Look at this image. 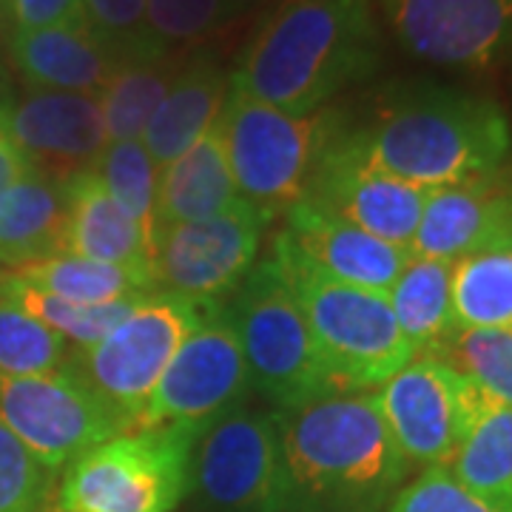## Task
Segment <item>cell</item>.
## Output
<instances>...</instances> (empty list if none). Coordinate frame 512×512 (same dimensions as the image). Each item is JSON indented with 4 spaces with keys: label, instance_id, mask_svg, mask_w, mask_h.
<instances>
[{
    "label": "cell",
    "instance_id": "obj_1",
    "mask_svg": "<svg viewBox=\"0 0 512 512\" xmlns=\"http://www.w3.org/2000/svg\"><path fill=\"white\" fill-rule=\"evenodd\" d=\"M379 63L373 0H282L245 46L231 89L308 117Z\"/></svg>",
    "mask_w": 512,
    "mask_h": 512
},
{
    "label": "cell",
    "instance_id": "obj_2",
    "mask_svg": "<svg viewBox=\"0 0 512 512\" xmlns=\"http://www.w3.org/2000/svg\"><path fill=\"white\" fill-rule=\"evenodd\" d=\"M365 163L427 191L507 168V114L484 94L436 83L393 89L367 126L342 134Z\"/></svg>",
    "mask_w": 512,
    "mask_h": 512
},
{
    "label": "cell",
    "instance_id": "obj_3",
    "mask_svg": "<svg viewBox=\"0 0 512 512\" xmlns=\"http://www.w3.org/2000/svg\"><path fill=\"white\" fill-rule=\"evenodd\" d=\"M279 424L296 493L376 504L410 467L387 430L376 393H339L293 410Z\"/></svg>",
    "mask_w": 512,
    "mask_h": 512
},
{
    "label": "cell",
    "instance_id": "obj_4",
    "mask_svg": "<svg viewBox=\"0 0 512 512\" xmlns=\"http://www.w3.org/2000/svg\"><path fill=\"white\" fill-rule=\"evenodd\" d=\"M268 259L305 313L333 376L348 393L382 387L413 359L387 293L365 291L313 271L282 234L274 237Z\"/></svg>",
    "mask_w": 512,
    "mask_h": 512
},
{
    "label": "cell",
    "instance_id": "obj_5",
    "mask_svg": "<svg viewBox=\"0 0 512 512\" xmlns=\"http://www.w3.org/2000/svg\"><path fill=\"white\" fill-rule=\"evenodd\" d=\"M228 319L237 330L251 384L279 410L293 413L348 393L333 376L305 313L279 279L271 259L259 262L239 285Z\"/></svg>",
    "mask_w": 512,
    "mask_h": 512
},
{
    "label": "cell",
    "instance_id": "obj_6",
    "mask_svg": "<svg viewBox=\"0 0 512 512\" xmlns=\"http://www.w3.org/2000/svg\"><path fill=\"white\" fill-rule=\"evenodd\" d=\"M202 430L148 427L74 458L60 487V512H171L191 487Z\"/></svg>",
    "mask_w": 512,
    "mask_h": 512
},
{
    "label": "cell",
    "instance_id": "obj_7",
    "mask_svg": "<svg viewBox=\"0 0 512 512\" xmlns=\"http://www.w3.org/2000/svg\"><path fill=\"white\" fill-rule=\"evenodd\" d=\"M217 126L239 197L268 220L302 200L313 168L336 134L330 114L296 117L237 89H228Z\"/></svg>",
    "mask_w": 512,
    "mask_h": 512
},
{
    "label": "cell",
    "instance_id": "obj_8",
    "mask_svg": "<svg viewBox=\"0 0 512 512\" xmlns=\"http://www.w3.org/2000/svg\"><path fill=\"white\" fill-rule=\"evenodd\" d=\"M0 421L46 473H57L97 444L134 430L131 419L111 407L77 367L0 376Z\"/></svg>",
    "mask_w": 512,
    "mask_h": 512
},
{
    "label": "cell",
    "instance_id": "obj_9",
    "mask_svg": "<svg viewBox=\"0 0 512 512\" xmlns=\"http://www.w3.org/2000/svg\"><path fill=\"white\" fill-rule=\"evenodd\" d=\"M211 308L174 293H148L106 339L83 350L77 370L137 427L165 367Z\"/></svg>",
    "mask_w": 512,
    "mask_h": 512
},
{
    "label": "cell",
    "instance_id": "obj_10",
    "mask_svg": "<svg viewBox=\"0 0 512 512\" xmlns=\"http://www.w3.org/2000/svg\"><path fill=\"white\" fill-rule=\"evenodd\" d=\"M376 402L404 461L430 470L453 461L493 399L439 356H413L376 387Z\"/></svg>",
    "mask_w": 512,
    "mask_h": 512
},
{
    "label": "cell",
    "instance_id": "obj_11",
    "mask_svg": "<svg viewBox=\"0 0 512 512\" xmlns=\"http://www.w3.org/2000/svg\"><path fill=\"white\" fill-rule=\"evenodd\" d=\"M191 481L222 512H282L296 498L282 447V424L271 416L225 413L202 433Z\"/></svg>",
    "mask_w": 512,
    "mask_h": 512
},
{
    "label": "cell",
    "instance_id": "obj_12",
    "mask_svg": "<svg viewBox=\"0 0 512 512\" xmlns=\"http://www.w3.org/2000/svg\"><path fill=\"white\" fill-rule=\"evenodd\" d=\"M248 384L251 376L237 330L222 305H214L165 367L134 430L177 424L205 433L234 410Z\"/></svg>",
    "mask_w": 512,
    "mask_h": 512
},
{
    "label": "cell",
    "instance_id": "obj_13",
    "mask_svg": "<svg viewBox=\"0 0 512 512\" xmlns=\"http://www.w3.org/2000/svg\"><path fill=\"white\" fill-rule=\"evenodd\" d=\"M268 217L239 197L211 220L171 225L157 237L154 279L194 305H220L254 271Z\"/></svg>",
    "mask_w": 512,
    "mask_h": 512
},
{
    "label": "cell",
    "instance_id": "obj_14",
    "mask_svg": "<svg viewBox=\"0 0 512 512\" xmlns=\"http://www.w3.org/2000/svg\"><path fill=\"white\" fill-rule=\"evenodd\" d=\"M407 55L450 69L512 60V0H382Z\"/></svg>",
    "mask_w": 512,
    "mask_h": 512
},
{
    "label": "cell",
    "instance_id": "obj_15",
    "mask_svg": "<svg viewBox=\"0 0 512 512\" xmlns=\"http://www.w3.org/2000/svg\"><path fill=\"white\" fill-rule=\"evenodd\" d=\"M302 197L333 217L362 228L370 237L410 251L430 191L365 163L336 131L313 168Z\"/></svg>",
    "mask_w": 512,
    "mask_h": 512
},
{
    "label": "cell",
    "instance_id": "obj_16",
    "mask_svg": "<svg viewBox=\"0 0 512 512\" xmlns=\"http://www.w3.org/2000/svg\"><path fill=\"white\" fill-rule=\"evenodd\" d=\"M0 128L35 171L55 180L92 171L109 146L97 94L35 89L15 106L0 109Z\"/></svg>",
    "mask_w": 512,
    "mask_h": 512
},
{
    "label": "cell",
    "instance_id": "obj_17",
    "mask_svg": "<svg viewBox=\"0 0 512 512\" xmlns=\"http://www.w3.org/2000/svg\"><path fill=\"white\" fill-rule=\"evenodd\" d=\"M504 242H512L510 168L430 191L410 254L456 262Z\"/></svg>",
    "mask_w": 512,
    "mask_h": 512
},
{
    "label": "cell",
    "instance_id": "obj_18",
    "mask_svg": "<svg viewBox=\"0 0 512 512\" xmlns=\"http://www.w3.org/2000/svg\"><path fill=\"white\" fill-rule=\"evenodd\" d=\"M279 234L313 271L365 291H390L410 259V251L370 237L305 197L285 211V228Z\"/></svg>",
    "mask_w": 512,
    "mask_h": 512
},
{
    "label": "cell",
    "instance_id": "obj_19",
    "mask_svg": "<svg viewBox=\"0 0 512 512\" xmlns=\"http://www.w3.org/2000/svg\"><path fill=\"white\" fill-rule=\"evenodd\" d=\"M12 57L23 80L43 92L97 94L106 89L123 57L111 49L92 23L29 29L12 40Z\"/></svg>",
    "mask_w": 512,
    "mask_h": 512
},
{
    "label": "cell",
    "instance_id": "obj_20",
    "mask_svg": "<svg viewBox=\"0 0 512 512\" xmlns=\"http://www.w3.org/2000/svg\"><path fill=\"white\" fill-rule=\"evenodd\" d=\"M63 254L83 256L154 276V254L126 211L111 200L94 171L66 180V228Z\"/></svg>",
    "mask_w": 512,
    "mask_h": 512
},
{
    "label": "cell",
    "instance_id": "obj_21",
    "mask_svg": "<svg viewBox=\"0 0 512 512\" xmlns=\"http://www.w3.org/2000/svg\"><path fill=\"white\" fill-rule=\"evenodd\" d=\"M231 77L214 57L200 55L185 60L174 86L151 114L140 143L146 146L157 168L174 163L220 120Z\"/></svg>",
    "mask_w": 512,
    "mask_h": 512
},
{
    "label": "cell",
    "instance_id": "obj_22",
    "mask_svg": "<svg viewBox=\"0 0 512 512\" xmlns=\"http://www.w3.org/2000/svg\"><path fill=\"white\" fill-rule=\"evenodd\" d=\"M239 200L220 126L208 128L194 146L157 174V237L171 225L211 220Z\"/></svg>",
    "mask_w": 512,
    "mask_h": 512
},
{
    "label": "cell",
    "instance_id": "obj_23",
    "mask_svg": "<svg viewBox=\"0 0 512 512\" xmlns=\"http://www.w3.org/2000/svg\"><path fill=\"white\" fill-rule=\"evenodd\" d=\"M66 180L32 171L0 200V262L26 265L63 254Z\"/></svg>",
    "mask_w": 512,
    "mask_h": 512
},
{
    "label": "cell",
    "instance_id": "obj_24",
    "mask_svg": "<svg viewBox=\"0 0 512 512\" xmlns=\"http://www.w3.org/2000/svg\"><path fill=\"white\" fill-rule=\"evenodd\" d=\"M387 302L413 356H439L456 336L453 316V262L413 256L387 291Z\"/></svg>",
    "mask_w": 512,
    "mask_h": 512
},
{
    "label": "cell",
    "instance_id": "obj_25",
    "mask_svg": "<svg viewBox=\"0 0 512 512\" xmlns=\"http://www.w3.org/2000/svg\"><path fill=\"white\" fill-rule=\"evenodd\" d=\"M6 274L77 305H109L117 299L148 296L157 291L154 276L72 254L46 256L37 262L15 265Z\"/></svg>",
    "mask_w": 512,
    "mask_h": 512
},
{
    "label": "cell",
    "instance_id": "obj_26",
    "mask_svg": "<svg viewBox=\"0 0 512 512\" xmlns=\"http://www.w3.org/2000/svg\"><path fill=\"white\" fill-rule=\"evenodd\" d=\"M185 60L171 55L128 57L111 74L106 89L100 92V111L109 143L140 140L146 131L151 114L165 100L168 89L174 86Z\"/></svg>",
    "mask_w": 512,
    "mask_h": 512
},
{
    "label": "cell",
    "instance_id": "obj_27",
    "mask_svg": "<svg viewBox=\"0 0 512 512\" xmlns=\"http://www.w3.org/2000/svg\"><path fill=\"white\" fill-rule=\"evenodd\" d=\"M453 316L458 330H512V242L453 262Z\"/></svg>",
    "mask_w": 512,
    "mask_h": 512
},
{
    "label": "cell",
    "instance_id": "obj_28",
    "mask_svg": "<svg viewBox=\"0 0 512 512\" xmlns=\"http://www.w3.org/2000/svg\"><path fill=\"white\" fill-rule=\"evenodd\" d=\"M447 473L470 493L512 504V407L490 402L473 421Z\"/></svg>",
    "mask_w": 512,
    "mask_h": 512
},
{
    "label": "cell",
    "instance_id": "obj_29",
    "mask_svg": "<svg viewBox=\"0 0 512 512\" xmlns=\"http://www.w3.org/2000/svg\"><path fill=\"white\" fill-rule=\"evenodd\" d=\"M0 296L18 305L20 311L35 316L43 328L57 333L66 345H77L80 350L94 348L100 339H106L143 299V296H131V299H117L109 305H77V302H66L60 296L40 291L29 282H20L6 271L0 274Z\"/></svg>",
    "mask_w": 512,
    "mask_h": 512
},
{
    "label": "cell",
    "instance_id": "obj_30",
    "mask_svg": "<svg viewBox=\"0 0 512 512\" xmlns=\"http://www.w3.org/2000/svg\"><path fill=\"white\" fill-rule=\"evenodd\" d=\"M92 171L103 180L111 200L143 231V237L151 245V254L157 256V174L160 168L154 165L146 146L140 140L109 143Z\"/></svg>",
    "mask_w": 512,
    "mask_h": 512
},
{
    "label": "cell",
    "instance_id": "obj_31",
    "mask_svg": "<svg viewBox=\"0 0 512 512\" xmlns=\"http://www.w3.org/2000/svg\"><path fill=\"white\" fill-rule=\"evenodd\" d=\"M439 359L464 373L493 402L512 407V330H456Z\"/></svg>",
    "mask_w": 512,
    "mask_h": 512
},
{
    "label": "cell",
    "instance_id": "obj_32",
    "mask_svg": "<svg viewBox=\"0 0 512 512\" xmlns=\"http://www.w3.org/2000/svg\"><path fill=\"white\" fill-rule=\"evenodd\" d=\"M66 342L35 316L0 296V376H35L60 370Z\"/></svg>",
    "mask_w": 512,
    "mask_h": 512
},
{
    "label": "cell",
    "instance_id": "obj_33",
    "mask_svg": "<svg viewBox=\"0 0 512 512\" xmlns=\"http://www.w3.org/2000/svg\"><path fill=\"white\" fill-rule=\"evenodd\" d=\"M225 20H231L225 0H146V49L151 55H171L208 37Z\"/></svg>",
    "mask_w": 512,
    "mask_h": 512
},
{
    "label": "cell",
    "instance_id": "obj_34",
    "mask_svg": "<svg viewBox=\"0 0 512 512\" xmlns=\"http://www.w3.org/2000/svg\"><path fill=\"white\" fill-rule=\"evenodd\" d=\"M49 476L18 436L0 421V512H40Z\"/></svg>",
    "mask_w": 512,
    "mask_h": 512
},
{
    "label": "cell",
    "instance_id": "obj_35",
    "mask_svg": "<svg viewBox=\"0 0 512 512\" xmlns=\"http://www.w3.org/2000/svg\"><path fill=\"white\" fill-rule=\"evenodd\" d=\"M390 512H512V504L481 498L461 487L447 467H430L393 498Z\"/></svg>",
    "mask_w": 512,
    "mask_h": 512
},
{
    "label": "cell",
    "instance_id": "obj_36",
    "mask_svg": "<svg viewBox=\"0 0 512 512\" xmlns=\"http://www.w3.org/2000/svg\"><path fill=\"white\" fill-rule=\"evenodd\" d=\"M83 6L94 32L123 60L154 57L146 49V37H143L146 0H83Z\"/></svg>",
    "mask_w": 512,
    "mask_h": 512
},
{
    "label": "cell",
    "instance_id": "obj_37",
    "mask_svg": "<svg viewBox=\"0 0 512 512\" xmlns=\"http://www.w3.org/2000/svg\"><path fill=\"white\" fill-rule=\"evenodd\" d=\"M20 32L49 29L66 23H89L83 0H12Z\"/></svg>",
    "mask_w": 512,
    "mask_h": 512
},
{
    "label": "cell",
    "instance_id": "obj_38",
    "mask_svg": "<svg viewBox=\"0 0 512 512\" xmlns=\"http://www.w3.org/2000/svg\"><path fill=\"white\" fill-rule=\"evenodd\" d=\"M32 171H35V168L26 160V154H23V151L12 143V137L0 128V200L9 194L26 174H32Z\"/></svg>",
    "mask_w": 512,
    "mask_h": 512
},
{
    "label": "cell",
    "instance_id": "obj_39",
    "mask_svg": "<svg viewBox=\"0 0 512 512\" xmlns=\"http://www.w3.org/2000/svg\"><path fill=\"white\" fill-rule=\"evenodd\" d=\"M256 3H265V0H225V9H228V18L234 15H242L248 9H254Z\"/></svg>",
    "mask_w": 512,
    "mask_h": 512
}]
</instances>
